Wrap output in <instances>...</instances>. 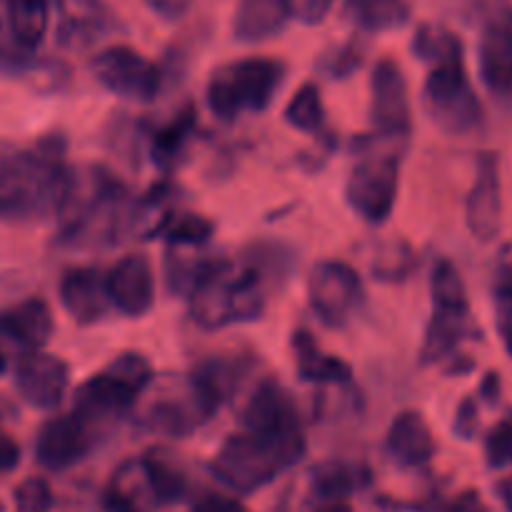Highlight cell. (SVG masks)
I'll list each match as a JSON object with an SVG mask.
<instances>
[{
	"mask_svg": "<svg viewBox=\"0 0 512 512\" xmlns=\"http://www.w3.org/2000/svg\"><path fill=\"white\" fill-rule=\"evenodd\" d=\"M168 288L188 298L190 315L203 330L255 323L265 310L263 273L225 258H178L168 270Z\"/></svg>",
	"mask_w": 512,
	"mask_h": 512,
	"instance_id": "1",
	"label": "cell"
},
{
	"mask_svg": "<svg viewBox=\"0 0 512 512\" xmlns=\"http://www.w3.org/2000/svg\"><path fill=\"white\" fill-rule=\"evenodd\" d=\"M63 155V140L45 138L0 158V220L33 223L58 215L70 170Z\"/></svg>",
	"mask_w": 512,
	"mask_h": 512,
	"instance_id": "2",
	"label": "cell"
},
{
	"mask_svg": "<svg viewBox=\"0 0 512 512\" xmlns=\"http://www.w3.org/2000/svg\"><path fill=\"white\" fill-rule=\"evenodd\" d=\"M305 455L300 423L283 428L248 430L228 435L210 460V473L235 495H253L288 473Z\"/></svg>",
	"mask_w": 512,
	"mask_h": 512,
	"instance_id": "3",
	"label": "cell"
},
{
	"mask_svg": "<svg viewBox=\"0 0 512 512\" xmlns=\"http://www.w3.org/2000/svg\"><path fill=\"white\" fill-rule=\"evenodd\" d=\"M225 400L228 395L220 388L208 365H200L193 375L160 390L153 403H148V408L143 410L140 423L155 435L183 440L208 425L223 408Z\"/></svg>",
	"mask_w": 512,
	"mask_h": 512,
	"instance_id": "4",
	"label": "cell"
},
{
	"mask_svg": "<svg viewBox=\"0 0 512 512\" xmlns=\"http://www.w3.org/2000/svg\"><path fill=\"white\" fill-rule=\"evenodd\" d=\"M285 63L275 58H240L210 73L205 100L215 118L233 123L248 113H263L283 85Z\"/></svg>",
	"mask_w": 512,
	"mask_h": 512,
	"instance_id": "5",
	"label": "cell"
},
{
	"mask_svg": "<svg viewBox=\"0 0 512 512\" xmlns=\"http://www.w3.org/2000/svg\"><path fill=\"white\" fill-rule=\"evenodd\" d=\"M153 383L155 370L148 358L140 353H123L80 383L73 398V413L95 428L100 423H113L128 415Z\"/></svg>",
	"mask_w": 512,
	"mask_h": 512,
	"instance_id": "6",
	"label": "cell"
},
{
	"mask_svg": "<svg viewBox=\"0 0 512 512\" xmlns=\"http://www.w3.org/2000/svg\"><path fill=\"white\" fill-rule=\"evenodd\" d=\"M430 295H433V315L425 328L420 363L435 365L455 353L470 333V303L463 275L450 263L440 258L430 273Z\"/></svg>",
	"mask_w": 512,
	"mask_h": 512,
	"instance_id": "7",
	"label": "cell"
},
{
	"mask_svg": "<svg viewBox=\"0 0 512 512\" xmlns=\"http://www.w3.org/2000/svg\"><path fill=\"white\" fill-rule=\"evenodd\" d=\"M423 108L448 135H465L483 123V105L470 85L465 58L430 68L423 85Z\"/></svg>",
	"mask_w": 512,
	"mask_h": 512,
	"instance_id": "8",
	"label": "cell"
},
{
	"mask_svg": "<svg viewBox=\"0 0 512 512\" xmlns=\"http://www.w3.org/2000/svg\"><path fill=\"white\" fill-rule=\"evenodd\" d=\"M400 190V158L373 153L360 158L345 180V203L370 225H383L393 215Z\"/></svg>",
	"mask_w": 512,
	"mask_h": 512,
	"instance_id": "9",
	"label": "cell"
},
{
	"mask_svg": "<svg viewBox=\"0 0 512 512\" xmlns=\"http://www.w3.org/2000/svg\"><path fill=\"white\" fill-rule=\"evenodd\" d=\"M308 303L328 328H345L365 303L363 278L343 260H323L310 270Z\"/></svg>",
	"mask_w": 512,
	"mask_h": 512,
	"instance_id": "10",
	"label": "cell"
},
{
	"mask_svg": "<svg viewBox=\"0 0 512 512\" xmlns=\"http://www.w3.org/2000/svg\"><path fill=\"white\" fill-rule=\"evenodd\" d=\"M95 80L103 85L108 93L125 100H138L150 103L160 93L163 75L155 63H150L145 55L128 45H113V48L100 50L90 63Z\"/></svg>",
	"mask_w": 512,
	"mask_h": 512,
	"instance_id": "11",
	"label": "cell"
},
{
	"mask_svg": "<svg viewBox=\"0 0 512 512\" xmlns=\"http://www.w3.org/2000/svg\"><path fill=\"white\" fill-rule=\"evenodd\" d=\"M370 93H373L370 120L378 138H408L413 133V108H410L408 83L395 60L383 58L375 65Z\"/></svg>",
	"mask_w": 512,
	"mask_h": 512,
	"instance_id": "12",
	"label": "cell"
},
{
	"mask_svg": "<svg viewBox=\"0 0 512 512\" xmlns=\"http://www.w3.org/2000/svg\"><path fill=\"white\" fill-rule=\"evenodd\" d=\"M95 448V425L78 413L58 415L40 425L35 438V460L48 473H63L83 463Z\"/></svg>",
	"mask_w": 512,
	"mask_h": 512,
	"instance_id": "13",
	"label": "cell"
},
{
	"mask_svg": "<svg viewBox=\"0 0 512 512\" xmlns=\"http://www.w3.org/2000/svg\"><path fill=\"white\" fill-rule=\"evenodd\" d=\"M13 383L23 403L35 410H55L65 398L70 368L63 358L50 353H23L15 363Z\"/></svg>",
	"mask_w": 512,
	"mask_h": 512,
	"instance_id": "14",
	"label": "cell"
},
{
	"mask_svg": "<svg viewBox=\"0 0 512 512\" xmlns=\"http://www.w3.org/2000/svg\"><path fill=\"white\" fill-rule=\"evenodd\" d=\"M465 220L480 243H490L503 228V183H500L498 155L483 153L478 160V173L465 200Z\"/></svg>",
	"mask_w": 512,
	"mask_h": 512,
	"instance_id": "15",
	"label": "cell"
},
{
	"mask_svg": "<svg viewBox=\"0 0 512 512\" xmlns=\"http://www.w3.org/2000/svg\"><path fill=\"white\" fill-rule=\"evenodd\" d=\"M110 305L128 318H143L155 303V278L148 255L130 253L120 258L105 275Z\"/></svg>",
	"mask_w": 512,
	"mask_h": 512,
	"instance_id": "16",
	"label": "cell"
},
{
	"mask_svg": "<svg viewBox=\"0 0 512 512\" xmlns=\"http://www.w3.org/2000/svg\"><path fill=\"white\" fill-rule=\"evenodd\" d=\"M103 505L108 512H150L163 508L148 455L118 465L105 488Z\"/></svg>",
	"mask_w": 512,
	"mask_h": 512,
	"instance_id": "17",
	"label": "cell"
},
{
	"mask_svg": "<svg viewBox=\"0 0 512 512\" xmlns=\"http://www.w3.org/2000/svg\"><path fill=\"white\" fill-rule=\"evenodd\" d=\"M53 330V310L43 298H28L23 303L0 310V340L15 345L23 353L43 350Z\"/></svg>",
	"mask_w": 512,
	"mask_h": 512,
	"instance_id": "18",
	"label": "cell"
},
{
	"mask_svg": "<svg viewBox=\"0 0 512 512\" xmlns=\"http://www.w3.org/2000/svg\"><path fill=\"white\" fill-rule=\"evenodd\" d=\"M60 305L78 325H93L110 308L105 275L98 268H68L58 285Z\"/></svg>",
	"mask_w": 512,
	"mask_h": 512,
	"instance_id": "19",
	"label": "cell"
},
{
	"mask_svg": "<svg viewBox=\"0 0 512 512\" xmlns=\"http://www.w3.org/2000/svg\"><path fill=\"white\" fill-rule=\"evenodd\" d=\"M385 448H388L390 458L403 468H420L433 460L438 445H435L430 425L425 423L423 415L418 410H403L390 423Z\"/></svg>",
	"mask_w": 512,
	"mask_h": 512,
	"instance_id": "20",
	"label": "cell"
},
{
	"mask_svg": "<svg viewBox=\"0 0 512 512\" xmlns=\"http://www.w3.org/2000/svg\"><path fill=\"white\" fill-rule=\"evenodd\" d=\"M478 68L485 88L495 95L512 90V28L493 23L483 30L478 45Z\"/></svg>",
	"mask_w": 512,
	"mask_h": 512,
	"instance_id": "21",
	"label": "cell"
},
{
	"mask_svg": "<svg viewBox=\"0 0 512 512\" xmlns=\"http://www.w3.org/2000/svg\"><path fill=\"white\" fill-rule=\"evenodd\" d=\"M293 353L295 370H298V378L303 383L345 385L353 380V368L338 355L323 353L308 330L300 328L293 333Z\"/></svg>",
	"mask_w": 512,
	"mask_h": 512,
	"instance_id": "22",
	"label": "cell"
},
{
	"mask_svg": "<svg viewBox=\"0 0 512 512\" xmlns=\"http://www.w3.org/2000/svg\"><path fill=\"white\" fill-rule=\"evenodd\" d=\"M288 20V0H238L233 35L240 43H263L283 33Z\"/></svg>",
	"mask_w": 512,
	"mask_h": 512,
	"instance_id": "23",
	"label": "cell"
},
{
	"mask_svg": "<svg viewBox=\"0 0 512 512\" xmlns=\"http://www.w3.org/2000/svg\"><path fill=\"white\" fill-rule=\"evenodd\" d=\"M195 128H198V113H195L193 105L180 110L170 123L160 125L150 138V158H153L155 168L163 170V173L175 170V165L185 155V148L193 140Z\"/></svg>",
	"mask_w": 512,
	"mask_h": 512,
	"instance_id": "24",
	"label": "cell"
},
{
	"mask_svg": "<svg viewBox=\"0 0 512 512\" xmlns=\"http://www.w3.org/2000/svg\"><path fill=\"white\" fill-rule=\"evenodd\" d=\"M370 478L373 475L365 465L348 463V460H328V463L315 465L310 473V485L318 498L333 503V500H345L358 490L368 488Z\"/></svg>",
	"mask_w": 512,
	"mask_h": 512,
	"instance_id": "25",
	"label": "cell"
},
{
	"mask_svg": "<svg viewBox=\"0 0 512 512\" xmlns=\"http://www.w3.org/2000/svg\"><path fill=\"white\" fill-rule=\"evenodd\" d=\"M343 15L365 33H388L410 20L405 0H345Z\"/></svg>",
	"mask_w": 512,
	"mask_h": 512,
	"instance_id": "26",
	"label": "cell"
},
{
	"mask_svg": "<svg viewBox=\"0 0 512 512\" xmlns=\"http://www.w3.org/2000/svg\"><path fill=\"white\" fill-rule=\"evenodd\" d=\"M50 0H8V28L15 45L33 50L48 33Z\"/></svg>",
	"mask_w": 512,
	"mask_h": 512,
	"instance_id": "27",
	"label": "cell"
},
{
	"mask_svg": "<svg viewBox=\"0 0 512 512\" xmlns=\"http://www.w3.org/2000/svg\"><path fill=\"white\" fill-rule=\"evenodd\" d=\"M413 53L415 58H420L423 63L440 65L450 63V60H463L465 50L460 43L458 35L453 30L443 28V25L425 23L420 25L418 33L413 38Z\"/></svg>",
	"mask_w": 512,
	"mask_h": 512,
	"instance_id": "28",
	"label": "cell"
},
{
	"mask_svg": "<svg viewBox=\"0 0 512 512\" xmlns=\"http://www.w3.org/2000/svg\"><path fill=\"white\" fill-rule=\"evenodd\" d=\"M283 118L290 128L305 135H320L325 128V105L320 98V88L315 83L300 85L298 93L285 105Z\"/></svg>",
	"mask_w": 512,
	"mask_h": 512,
	"instance_id": "29",
	"label": "cell"
},
{
	"mask_svg": "<svg viewBox=\"0 0 512 512\" xmlns=\"http://www.w3.org/2000/svg\"><path fill=\"white\" fill-rule=\"evenodd\" d=\"M213 230L215 225L203 215L170 213L158 238H165L168 248H198V245L208 243Z\"/></svg>",
	"mask_w": 512,
	"mask_h": 512,
	"instance_id": "30",
	"label": "cell"
},
{
	"mask_svg": "<svg viewBox=\"0 0 512 512\" xmlns=\"http://www.w3.org/2000/svg\"><path fill=\"white\" fill-rule=\"evenodd\" d=\"M493 310L500 343H503L505 353L512 358V263L500 265L498 275H495Z\"/></svg>",
	"mask_w": 512,
	"mask_h": 512,
	"instance_id": "31",
	"label": "cell"
},
{
	"mask_svg": "<svg viewBox=\"0 0 512 512\" xmlns=\"http://www.w3.org/2000/svg\"><path fill=\"white\" fill-rule=\"evenodd\" d=\"M485 463L490 470H505L512 465V415L488 430L483 443Z\"/></svg>",
	"mask_w": 512,
	"mask_h": 512,
	"instance_id": "32",
	"label": "cell"
},
{
	"mask_svg": "<svg viewBox=\"0 0 512 512\" xmlns=\"http://www.w3.org/2000/svg\"><path fill=\"white\" fill-rule=\"evenodd\" d=\"M50 505H53V493L45 480L30 478L15 490V512H48Z\"/></svg>",
	"mask_w": 512,
	"mask_h": 512,
	"instance_id": "33",
	"label": "cell"
},
{
	"mask_svg": "<svg viewBox=\"0 0 512 512\" xmlns=\"http://www.w3.org/2000/svg\"><path fill=\"white\" fill-rule=\"evenodd\" d=\"M360 65V53L355 45H343V48L330 50L328 55H323L320 60V70H323L328 78H345L353 70H358Z\"/></svg>",
	"mask_w": 512,
	"mask_h": 512,
	"instance_id": "34",
	"label": "cell"
},
{
	"mask_svg": "<svg viewBox=\"0 0 512 512\" xmlns=\"http://www.w3.org/2000/svg\"><path fill=\"white\" fill-rule=\"evenodd\" d=\"M335 0H288L290 18L303 25H318L328 18Z\"/></svg>",
	"mask_w": 512,
	"mask_h": 512,
	"instance_id": "35",
	"label": "cell"
},
{
	"mask_svg": "<svg viewBox=\"0 0 512 512\" xmlns=\"http://www.w3.org/2000/svg\"><path fill=\"white\" fill-rule=\"evenodd\" d=\"M453 433L458 435L460 440H473L475 433H478V403H475L473 395H468V398L458 405Z\"/></svg>",
	"mask_w": 512,
	"mask_h": 512,
	"instance_id": "36",
	"label": "cell"
},
{
	"mask_svg": "<svg viewBox=\"0 0 512 512\" xmlns=\"http://www.w3.org/2000/svg\"><path fill=\"white\" fill-rule=\"evenodd\" d=\"M190 512H248L245 505L240 500L228 498V495H220V493H208L203 498L195 500L193 510Z\"/></svg>",
	"mask_w": 512,
	"mask_h": 512,
	"instance_id": "37",
	"label": "cell"
},
{
	"mask_svg": "<svg viewBox=\"0 0 512 512\" xmlns=\"http://www.w3.org/2000/svg\"><path fill=\"white\" fill-rule=\"evenodd\" d=\"M20 458H23V450L15 443V438H10L3 428H0V475L13 473L20 465Z\"/></svg>",
	"mask_w": 512,
	"mask_h": 512,
	"instance_id": "38",
	"label": "cell"
},
{
	"mask_svg": "<svg viewBox=\"0 0 512 512\" xmlns=\"http://www.w3.org/2000/svg\"><path fill=\"white\" fill-rule=\"evenodd\" d=\"M148 8L153 13H158L165 20H178L188 13V8L193 5V0H145Z\"/></svg>",
	"mask_w": 512,
	"mask_h": 512,
	"instance_id": "39",
	"label": "cell"
},
{
	"mask_svg": "<svg viewBox=\"0 0 512 512\" xmlns=\"http://www.w3.org/2000/svg\"><path fill=\"white\" fill-rule=\"evenodd\" d=\"M448 512H490V508L475 490H468V493L458 495V500L450 505Z\"/></svg>",
	"mask_w": 512,
	"mask_h": 512,
	"instance_id": "40",
	"label": "cell"
},
{
	"mask_svg": "<svg viewBox=\"0 0 512 512\" xmlns=\"http://www.w3.org/2000/svg\"><path fill=\"white\" fill-rule=\"evenodd\" d=\"M483 395L485 398H488V403H495V400H498V395H500V378H498V373H490L488 378L483 380Z\"/></svg>",
	"mask_w": 512,
	"mask_h": 512,
	"instance_id": "41",
	"label": "cell"
},
{
	"mask_svg": "<svg viewBox=\"0 0 512 512\" xmlns=\"http://www.w3.org/2000/svg\"><path fill=\"white\" fill-rule=\"evenodd\" d=\"M315 512H353V508H350V505L345 503V500H333V503L320 505V508L315 510Z\"/></svg>",
	"mask_w": 512,
	"mask_h": 512,
	"instance_id": "42",
	"label": "cell"
},
{
	"mask_svg": "<svg viewBox=\"0 0 512 512\" xmlns=\"http://www.w3.org/2000/svg\"><path fill=\"white\" fill-rule=\"evenodd\" d=\"M500 495H503V503L505 508H508V512H512V480H508V483L500 488Z\"/></svg>",
	"mask_w": 512,
	"mask_h": 512,
	"instance_id": "43",
	"label": "cell"
},
{
	"mask_svg": "<svg viewBox=\"0 0 512 512\" xmlns=\"http://www.w3.org/2000/svg\"><path fill=\"white\" fill-rule=\"evenodd\" d=\"M5 373V358H3V353H0V375Z\"/></svg>",
	"mask_w": 512,
	"mask_h": 512,
	"instance_id": "44",
	"label": "cell"
},
{
	"mask_svg": "<svg viewBox=\"0 0 512 512\" xmlns=\"http://www.w3.org/2000/svg\"><path fill=\"white\" fill-rule=\"evenodd\" d=\"M0 512H3V505H0Z\"/></svg>",
	"mask_w": 512,
	"mask_h": 512,
	"instance_id": "45",
	"label": "cell"
}]
</instances>
